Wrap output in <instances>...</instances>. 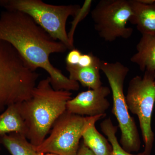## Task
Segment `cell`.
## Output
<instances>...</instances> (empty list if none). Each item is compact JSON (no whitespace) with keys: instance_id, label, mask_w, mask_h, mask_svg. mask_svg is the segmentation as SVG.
<instances>
[{"instance_id":"obj_1","label":"cell","mask_w":155,"mask_h":155,"mask_svg":"<svg viewBox=\"0 0 155 155\" xmlns=\"http://www.w3.org/2000/svg\"><path fill=\"white\" fill-rule=\"evenodd\" d=\"M0 39L11 44L34 69L45 70L55 90L79 89V83L65 76L50 61L51 54L65 52L68 49L66 46L53 38L28 14L18 11L2 12Z\"/></svg>"},{"instance_id":"obj_2","label":"cell","mask_w":155,"mask_h":155,"mask_svg":"<svg viewBox=\"0 0 155 155\" xmlns=\"http://www.w3.org/2000/svg\"><path fill=\"white\" fill-rule=\"evenodd\" d=\"M72 93L55 90L48 76L39 82L30 98L18 104L26 126V137L35 147L46 138L54 123L67 110V102Z\"/></svg>"},{"instance_id":"obj_3","label":"cell","mask_w":155,"mask_h":155,"mask_svg":"<svg viewBox=\"0 0 155 155\" xmlns=\"http://www.w3.org/2000/svg\"><path fill=\"white\" fill-rule=\"evenodd\" d=\"M39 76L11 44L0 39V114L30 98Z\"/></svg>"},{"instance_id":"obj_4","label":"cell","mask_w":155,"mask_h":155,"mask_svg":"<svg viewBox=\"0 0 155 155\" xmlns=\"http://www.w3.org/2000/svg\"><path fill=\"white\" fill-rule=\"evenodd\" d=\"M0 6L7 11L28 14L53 38L64 44L68 49L74 48L69 40L66 23L70 16L75 17L80 10L79 5H54L41 0H1Z\"/></svg>"},{"instance_id":"obj_5","label":"cell","mask_w":155,"mask_h":155,"mask_svg":"<svg viewBox=\"0 0 155 155\" xmlns=\"http://www.w3.org/2000/svg\"><path fill=\"white\" fill-rule=\"evenodd\" d=\"M101 70L107 77L112 92V112L121 130L120 144L127 152L138 151L141 143L139 134L135 121L129 114L124 93V83L129 68L119 62L101 61Z\"/></svg>"},{"instance_id":"obj_6","label":"cell","mask_w":155,"mask_h":155,"mask_svg":"<svg viewBox=\"0 0 155 155\" xmlns=\"http://www.w3.org/2000/svg\"><path fill=\"white\" fill-rule=\"evenodd\" d=\"M154 73L146 71L143 77H133L129 82L125 96L128 110L138 117L144 150L150 151L152 150L154 140L151 125L155 103Z\"/></svg>"},{"instance_id":"obj_7","label":"cell","mask_w":155,"mask_h":155,"mask_svg":"<svg viewBox=\"0 0 155 155\" xmlns=\"http://www.w3.org/2000/svg\"><path fill=\"white\" fill-rule=\"evenodd\" d=\"M132 15L130 0H101L91 12L95 29L108 42L131 36L133 28L127 24Z\"/></svg>"},{"instance_id":"obj_8","label":"cell","mask_w":155,"mask_h":155,"mask_svg":"<svg viewBox=\"0 0 155 155\" xmlns=\"http://www.w3.org/2000/svg\"><path fill=\"white\" fill-rule=\"evenodd\" d=\"M86 117L66 110L53 125L51 133L39 145L37 153L58 155H77Z\"/></svg>"},{"instance_id":"obj_9","label":"cell","mask_w":155,"mask_h":155,"mask_svg":"<svg viewBox=\"0 0 155 155\" xmlns=\"http://www.w3.org/2000/svg\"><path fill=\"white\" fill-rule=\"evenodd\" d=\"M110 93V89L103 85L96 89L82 91L68 101L67 110L81 116H106L110 106L107 97Z\"/></svg>"},{"instance_id":"obj_10","label":"cell","mask_w":155,"mask_h":155,"mask_svg":"<svg viewBox=\"0 0 155 155\" xmlns=\"http://www.w3.org/2000/svg\"><path fill=\"white\" fill-rule=\"evenodd\" d=\"M105 116H86L82 134L83 143L95 155H113V148L110 142L98 132L95 127L96 122Z\"/></svg>"},{"instance_id":"obj_11","label":"cell","mask_w":155,"mask_h":155,"mask_svg":"<svg viewBox=\"0 0 155 155\" xmlns=\"http://www.w3.org/2000/svg\"><path fill=\"white\" fill-rule=\"evenodd\" d=\"M132 15L129 22L136 25L142 35H155V2L143 4L138 0H130Z\"/></svg>"},{"instance_id":"obj_12","label":"cell","mask_w":155,"mask_h":155,"mask_svg":"<svg viewBox=\"0 0 155 155\" xmlns=\"http://www.w3.org/2000/svg\"><path fill=\"white\" fill-rule=\"evenodd\" d=\"M130 61L142 72H155V35H142L136 46V52Z\"/></svg>"},{"instance_id":"obj_13","label":"cell","mask_w":155,"mask_h":155,"mask_svg":"<svg viewBox=\"0 0 155 155\" xmlns=\"http://www.w3.org/2000/svg\"><path fill=\"white\" fill-rule=\"evenodd\" d=\"M101 61L98 58L94 64L88 67L67 65L66 69L69 72V79L80 82L82 86L90 89L99 88L102 86L100 73Z\"/></svg>"},{"instance_id":"obj_14","label":"cell","mask_w":155,"mask_h":155,"mask_svg":"<svg viewBox=\"0 0 155 155\" xmlns=\"http://www.w3.org/2000/svg\"><path fill=\"white\" fill-rule=\"evenodd\" d=\"M18 104L9 106L0 114V136L16 132L26 137L27 130Z\"/></svg>"},{"instance_id":"obj_15","label":"cell","mask_w":155,"mask_h":155,"mask_svg":"<svg viewBox=\"0 0 155 155\" xmlns=\"http://www.w3.org/2000/svg\"><path fill=\"white\" fill-rule=\"evenodd\" d=\"M0 143L11 155H37L35 147L26 137L19 133H12L0 136Z\"/></svg>"},{"instance_id":"obj_16","label":"cell","mask_w":155,"mask_h":155,"mask_svg":"<svg viewBox=\"0 0 155 155\" xmlns=\"http://www.w3.org/2000/svg\"><path fill=\"white\" fill-rule=\"evenodd\" d=\"M101 129L103 133L107 137L108 141L113 148V155H151V151L144 150L143 152L137 154H132L123 149L119 143L116 136L118 127L113 124L110 118L104 120L101 123Z\"/></svg>"},{"instance_id":"obj_17","label":"cell","mask_w":155,"mask_h":155,"mask_svg":"<svg viewBox=\"0 0 155 155\" xmlns=\"http://www.w3.org/2000/svg\"><path fill=\"white\" fill-rule=\"evenodd\" d=\"M92 1L91 0H86L84 3L82 7H81L80 10L78 11L77 14L74 17V19L71 22L72 26L69 33L68 34V37L70 43L74 45L73 43V37L78 24L79 22L87 17L89 13L91 8Z\"/></svg>"},{"instance_id":"obj_18","label":"cell","mask_w":155,"mask_h":155,"mask_svg":"<svg viewBox=\"0 0 155 155\" xmlns=\"http://www.w3.org/2000/svg\"><path fill=\"white\" fill-rule=\"evenodd\" d=\"M82 54L76 49L71 50L67 55L66 58L67 65L75 66L78 65Z\"/></svg>"},{"instance_id":"obj_19","label":"cell","mask_w":155,"mask_h":155,"mask_svg":"<svg viewBox=\"0 0 155 155\" xmlns=\"http://www.w3.org/2000/svg\"><path fill=\"white\" fill-rule=\"evenodd\" d=\"M98 58L94 55L91 53L82 54L78 65L81 67H90L94 64Z\"/></svg>"},{"instance_id":"obj_20","label":"cell","mask_w":155,"mask_h":155,"mask_svg":"<svg viewBox=\"0 0 155 155\" xmlns=\"http://www.w3.org/2000/svg\"><path fill=\"white\" fill-rule=\"evenodd\" d=\"M77 155H95L84 144L81 145L78 150Z\"/></svg>"},{"instance_id":"obj_21","label":"cell","mask_w":155,"mask_h":155,"mask_svg":"<svg viewBox=\"0 0 155 155\" xmlns=\"http://www.w3.org/2000/svg\"><path fill=\"white\" fill-rule=\"evenodd\" d=\"M138 1L143 4H147V5L152 4L155 2V0H138Z\"/></svg>"},{"instance_id":"obj_22","label":"cell","mask_w":155,"mask_h":155,"mask_svg":"<svg viewBox=\"0 0 155 155\" xmlns=\"http://www.w3.org/2000/svg\"><path fill=\"white\" fill-rule=\"evenodd\" d=\"M37 155H58L55 154L50 153H37Z\"/></svg>"},{"instance_id":"obj_23","label":"cell","mask_w":155,"mask_h":155,"mask_svg":"<svg viewBox=\"0 0 155 155\" xmlns=\"http://www.w3.org/2000/svg\"><path fill=\"white\" fill-rule=\"evenodd\" d=\"M154 77L155 78V72H154Z\"/></svg>"}]
</instances>
